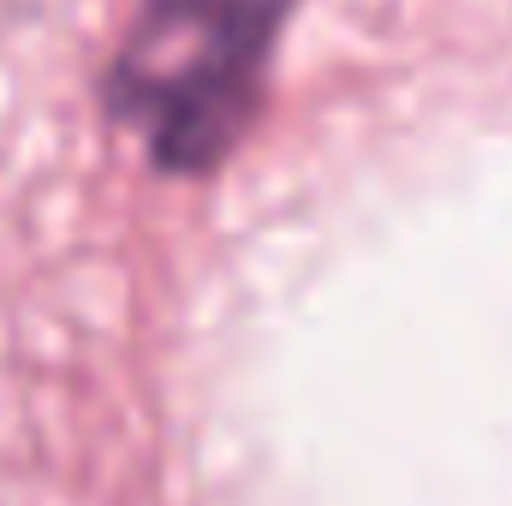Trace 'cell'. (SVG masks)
Listing matches in <instances>:
<instances>
[{
	"label": "cell",
	"mask_w": 512,
	"mask_h": 506,
	"mask_svg": "<svg viewBox=\"0 0 512 506\" xmlns=\"http://www.w3.org/2000/svg\"><path fill=\"white\" fill-rule=\"evenodd\" d=\"M298 0H137L102 72V114L143 137L167 179L233 161L268 102L280 30Z\"/></svg>",
	"instance_id": "cell-1"
}]
</instances>
